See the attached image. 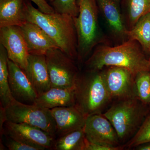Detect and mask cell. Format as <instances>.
<instances>
[{
  "instance_id": "6da1fadb",
  "label": "cell",
  "mask_w": 150,
  "mask_h": 150,
  "mask_svg": "<svg viewBox=\"0 0 150 150\" xmlns=\"http://www.w3.org/2000/svg\"><path fill=\"white\" fill-rule=\"evenodd\" d=\"M87 71H100L105 67H123L135 75L150 71L147 59L136 40L129 39L121 45L98 46L85 62Z\"/></svg>"
},
{
  "instance_id": "7a4b0ae2",
  "label": "cell",
  "mask_w": 150,
  "mask_h": 150,
  "mask_svg": "<svg viewBox=\"0 0 150 150\" xmlns=\"http://www.w3.org/2000/svg\"><path fill=\"white\" fill-rule=\"evenodd\" d=\"M27 21L37 25L47 33L59 49L74 60L78 58V40L74 20L67 14L45 13L26 0Z\"/></svg>"
},
{
  "instance_id": "3957f363",
  "label": "cell",
  "mask_w": 150,
  "mask_h": 150,
  "mask_svg": "<svg viewBox=\"0 0 150 150\" xmlns=\"http://www.w3.org/2000/svg\"><path fill=\"white\" fill-rule=\"evenodd\" d=\"M75 106L86 116L101 111L112 100L102 72L87 71L79 75L75 87Z\"/></svg>"
},
{
  "instance_id": "277c9868",
  "label": "cell",
  "mask_w": 150,
  "mask_h": 150,
  "mask_svg": "<svg viewBox=\"0 0 150 150\" xmlns=\"http://www.w3.org/2000/svg\"><path fill=\"white\" fill-rule=\"evenodd\" d=\"M77 16L74 18L78 40V58L82 63L101 40L96 0H77Z\"/></svg>"
},
{
  "instance_id": "5b68a950",
  "label": "cell",
  "mask_w": 150,
  "mask_h": 150,
  "mask_svg": "<svg viewBox=\"0 0 150 150\" xmlns=\"http://www.w3.org/2000/svg\"><path fill=\"white\" fill-rule=\"evenodd\" d=\"M144 104L137 96L118 100L103 113L115 129L120 142L136 133L142 125L146 113Z\"/></svg>"
},
{
  "instance_id": "8992f818",
  "label": "cell",
  "mask_w": 150,
  "mask_h": 150,
  "mask_svg": "<svg viewBox=\"0 0 150 150\" xmlns=\"http://www.w3.org/2000/svg\"><path fill=\"white\" fill-rule=\"evenodd\" d=\"M4 112L6 121L40 128L56 139V124L51 109L35 104H24L14 100L4 108Z\"/></svg>"
},
{
  "instance_id": "52a82bcc",
  "label": "cell",
  "mask_w": 150,
  "mask_h": 150,
  "mask_svg": "<svg viewBox=\"0 0 150 150\" xmlns=\"http://www.w3.org/2000/svg\"><path fill=\"white\" fill-rule=\"evenodd\" d=\"M46 56L51 88H74L79 75L75 60L59 48L51 49Z\"/></svg>"
},
{
  "instance_id": "ba28073f",
  "label": "cell",
  "mask_w": 150,
  "mask_h": 150,
  "mask_svg": "<svg viewBox=\"0 0 150 150\" xmlns=\"http://www.w3.org/2000/svg\"><path fill=\"white\" fill-rule=\"evenodd\" d=\"M1 133L28 145L37 147L40 150L53 149L54 147L55 139L35 126L6 121L3 125Z\"/></svg>"
},
{
  "instance_id": "9c48e42d",
  "label": "cell",
  "mask_w": 150,
  "mask_h": 150,
  "mask_svg": "<svg viewBox=\"0 0 150 150\" xmlns=\"http://www.w3.org/2000/svg\"><path fill=\"white\" fill-rule=\"evenodd\" d=\"M102 74L111 99L118 100L137 96L136 75L130 70L123 67H111Z\"/></svg>"
},
{
  "instance_id": "30bf717a",
  "label": "cell",
  "mask_w": 150,
  "mask_h": 150,
  "mask_svg": "<svg viewBox=\"0 0 150 150\" xmlns=\"http://www.w3.org/2000/svg\"><path fill=\"white\" fill-rule=\"evenodd\" d=\"M0 44L5 48L8 59L25 71L29 54L20 26L0 28Z\"/></svg>"
},
{
  "instance_id": "8fae6325",
  "label": "cell",
  "mask_w": 150,
  "mask_h": 150,
  "mask_svg": "<svg viewBox=\"0 0 150 150\" xmlns=\"http://www.w3.org/2000/svg\"><path fill=\"white\" fill-rule=\"evenodd\" d=\"M86 139L98 144L118 146L119 141L112 124L103 114H93L87 117L83 127Z\"/></svg>"
},
{
  "instance_id": "7c38bea8",
  "label": "cell",
  "mask_w": 150,
  "mask_h": 150,
  "mask_svg": "<svg viewBox=\"0 0 150 150\" xmlns=\"http://www.w3.org/2000/svg\"><path fill=\"white\" fill-rule=\"evenodd\" d=\"M8 65L9 85L14 99L24 104H35L38 95L26 74L8 59Z\"/></svg>"
},
{
  "instance_id": "4fadbf2b",
  "label": "cell",
  "mask_w": 150,
  "mask_h": 150,
  "mask_svg": "<svg viewBox=\"0 0 150 150\" xmlns=\"http://www.w3.org/2000/svg\"><path fill=\"white\" fill-rule=\"evenodd\" d=\"M56 124V139L72 131L83 128L87 117L76 106L51 109Z\"/></svg>"
},
{
  "instance_id": "5bb4252c",
  "label": "cell",
  "mask_w": 150,
  "mask_h": 150,
  "mask_svg": "<svg viewBox=\"0 0 150 150\" xmlns=\"http://www.w3.org/2000/svg\"><path fill=\"white\" fill-rule=\"evenodd\" d=\"M20 27L29 54L46 55L51 49L59 48L54 40L37 25L27 21Z\"/></svg>"
},
{
  "instance_id": "9a60e30c",
  "label": "cell",
  "mask_w": 150,
  "mask_h": 150,
  "mask_svg": "<svg viewBox=\"0 0 150 150\" xmlns=\"http://www.w3.org/2000/svg\"><path fill=\"white\" fill-rule=\"evenodd\" d=\"M25 73L38 96L51 88L46 55L29 54L27 69Z\"/></svg>"
},
{
  "instance_id": "2e32d148",
  "label": "cell",
  "mask_w": 150,
  "mask_h": 150,
  "mask_svg": "<svg viewBox=\"0 0 150 150\" xmlns=\"http://www.w3.org/2000/svg\"><path fill=\"white\" fill-rule=\"evenodd\" d=\"M26 0H0V28L21 26L27 22Z\"/></svg>"
},
{
  "instance_id": "e0dca14e",
  "label": "cell",
  "mask_w": 150,
  "mask_h": 150,
  "mask_svg": "<svg viewBox=\"0 0 150 150\" xmlns=\"http://www.w3.org/2000/svg\"><path fill=\"white\" fill-rule=\"evenodd\" d=\"M35 104L49 109L75 106L74 88H51L46 92L38 96Z\"/></svg>"
},
{
  "instance_id": "ac0fdd59",
  "label": "cell",
  "mask_w": 150,
  "mask_h": 150,
  "mask_svg": "<svg viewBox=\"0 0 150 150\" xmlns=\"http://www.w3.org/2000/svg\"><path fill=\"white\" fill-rule=\"evenodd\" d=\"M98 9L110 30L115 36L127 37L126 28L118 7L119 3L114 0H96Z\"/></svg>"
},
{
  "instance_id": "d6986e66",
  "label": "cell",
  "mask_w": 150,
  "mask_h": 150,
  "mask_svg": "<svg viewBox=\"0 0 150 150\" xmlns=\"http://www.w3.org/2000/svg\"><path fill=\"white\" fill-rule=\"evenodd\" d=\"M8 60L6 50L0 44V103L4 108L14 100L9 85Z\"/></svg>"
},
{
  "instance_id": "ffe728a7",
  "label": "cell",
  "mask_w": 150,
  "mask_h": 150,
  "mask_svg": "<svg viewBox=\"0 0 150 150\" xmlns=\"http://www.w3.org/2000/svg\"><path fill=\"white\" fill-rule=\"evenodd\" d=\"M129 39L137 41L146 51L150 52V13L142 16L131 29L127 30Z\"/></svg>"
},
{
  "instance_id": "44dd1931",
  "label": "cell",
  "mask_w": 150,
  "mask_h": 150,
  "mask_svg": "<svg viewBox=\"0 0 150 150\" xmlns=\"http://www.w3.org/2000/svg\"><path fill=\"white\" fill-rule=\"evenodd\" d=\"M129 29L142 16L150 13V0H121Z\"/></svg>"
},
{
  "instance_id": "7402d4cb",
  "label": "cell",
  "mask_w": 150,
  "mask_h": 150,
  "mask_svg": "<svg viewBox=\"0 0 150 150\" xmlns=\"http://www.w3.org/2000/svg\"><path fill=\"white\" fill-rule=\"evenodd\" d=\"M86 138L83 128L72 131L57 138L53 149L56 150H84Z\"/></svg>"
},
{
  "instance_id": "603a6c76",
  "label": "cell",
  "mask_w": 150,
  "mask_h": 150,
  "mask_svg": "<svg viewBox=\"0 0 150 150\" xmlns=\"http://www.w3.org/2000/svg\"><path fill=\"white\" fill-rule=\"evenodd\" d=\"M135 85L138 98L144 104H150V72H143L136 75Z\"/></svg>"
},
{
  "instance_id": "cb8c5ba5",
  "label": "cell",
  "mask_w": 150,
  "mask_h": 150,
  "mask_svg": "<svg viewBox=\"0 0 150 150\" xmlns=\"http://www.w3.org/2000/svg\"><path fill=\"white\" fill-rule=\"evenodd\" d=\"M150 142V114L145 118L138 131L127 144L128 148L137 147Z\"/></svg>"
},
{
  "instance_id": "d4e9b609",
  "label": "cell",
  "mask_w": 150,
  "mask_h": 150,
  "mask_svg": "<svg viewBox=\"0 0 150 150\" xmlns=\"http://www.w3.org/2000/svg\"><path fill=\"white\" fill-rule=\"evenodd\" d=\"M50 5L55 12L67 14L74 18L76 17L79 13L77 0H54Z\"/></svg>"
},
{
  "instance_id": "484cf974",
  "label": "cell",
  "mask_w": 150,
  "mask_h": 150,
  "mask_svg": "<svg viewBox=\"0 0 150 150\" xmlns=\"http://www.w3.org/2000/svg\"><path fill=\"white\" fill-rule=\"evenodd\" d=\"M5 136L4 143L7 148L10 150H40L39 148L23 143L11 137Z\"/></svg>"
},
{
  "instance_id": "4316f807",
  "label": "cell",
  "mask_w": 150,
  "mask_h": 150,
  "mask_svg": "<svg viewBox=\"0 0 150 150\" xmlns=\"http://www.w3.org/2000/svg\"><path fill=\"white\" fill-rule=\"evenodd\" d=\"M122 148L120 146H110L93 144L89 142L86 139L85 145L84 150H118Z\"/></svg>"
},
{
  "instance_id": "83f0119b",
  "label": "cell",
  "mask_w": 150,
  "mask_h": 150,
  "mask_svg": "<svg viewBox=\"0 0 150 150\" xmlns=\"http://www.w3.org/2000/svg\"><path fill=\"white\" fill-rule=\"evenodd\" d=\"M35 4L38 9L45 13H53L55 12L54 9L45 0H29Z\"/></svg>"
},
{
  "instance_id": "f1b7e54d",
  "label": "cell",
  "mask_w": 150,
  "mask_h": 150,
  "mask_svg": "<svg viewBox=\"0 0 150 150\" xmlns=\"http://www.w3.org/2000/svg\"><path fill=\"white\" fill-rule=\"evenodd\" d=\"M137 150H150V142L140 145L136 147Z\"/></svg>"
},
{
  "instance_id": "f546056e",
  "label": "cell",
  "mask_w": 150,
  "mask_h": 150,
  "mask_svg": "<svg viewBox=\"0 0 150 150\" xmlns=\"http://www.w3.org/2000/svg\"><path fill=\"white\" fill-rule=\"evenodd\" d=\"M47 3H48L49 4H51V3L53 2V1H54V0H45Z\"/></svg>"
},
{
  "instance_id": "4dcf8cb0",
  "label": "cell",
  "mask_w": 150,
  "mask_h": 150,
  "mask_svg": "<svg viewBox=\"0 0 150 150\" xmlns=\"http://www.w3.org/2000/svg\"><path fill=\"white\" fill-rule=\"evenodd\" d=\"M114 1H115L117 2V3H120V1L121 0H114Z\"/></svg>"
},
{
  "instance_id": "1f68e13d",
  "label": "cell",
  "mask_w": 150,
  "mask_h": 150,
  "mask_svg": "<svg viewBox=\"0 0 150 150\" xmlns=\"http://www.w3.org/2000/svg\"></svg>"
}]
</instances>
